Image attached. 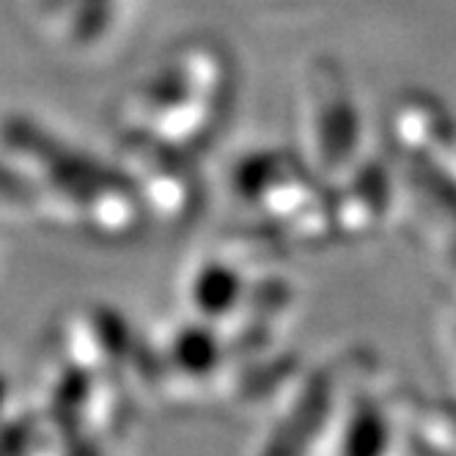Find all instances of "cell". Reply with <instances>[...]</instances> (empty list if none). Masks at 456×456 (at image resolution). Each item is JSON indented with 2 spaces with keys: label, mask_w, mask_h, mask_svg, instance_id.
Segmentation results:
<instances>
[{
  "label": "cell",
  "mask_w": 456,
  "mask_h": 456,
  "mask_svg": "<svg viewBox=\"0 0 456 456\" xmlns=\"http://www.w3.org/2000/svg\"><path fill=\"white\" fill-rule=\"evenodd\" d=\"M305 129L314 151V159L308 162L319 176L333 174V168L338 171L352 157V146L357 149V138H361V118L341 80L324 77L314 83Z\"/></svg>",
  "instance_id": "3"
},
{
  "label": "cell",
  "mask_w": 456,
  "mask_h": 456,
  "mask_svg": "<svg viewBox=\"0 0 456 456\" xmlns=\"http://www.w3.org/2000/svg\"><path fill=\"white\" fill-rule=\"evenodd\" d=\"M319 176L311 162L289 157L286 151L267 149L250 157H242L234 182L242 201L270 212L273 217H286L289 209L314 201L311 182Z\"/></svg>",
  "instance_id": "2"
},
{
  "label": "cell",
  "mask_w": 456,
  "mask_h": 456,
  "mask_svg": "<svg viewBox=\"0 0 456 456\" xmlns=\"http://www.w3.org/2000/svg\"><path fill=\"white\" fill-rule=\"evenodd\" d=\"M248 297V281L223 258H204L199 262L184 283V300L192 311V319L207 324H223L228 316H234Z\"/></svg>",
  "instance_id": "5"
},
{
  "label": "cell",
  "mask_w": 456,
  "mask_h": 456,
  "mask_svg": "<svg viewBox=\"0 0 456 456\" xmlns=\"http://www.w3.org/2000/svg\"><path fill=\"white\" fill-rule=\"evenodd\" d=\"M232 67L207 42L176 45L129 96L126 116L133 133L179 151L204 143L232 108Z\"/></svg>",
  "instance_id": "1"
},
{
  "label": "cell",
  "mask_w": 456,
  "mask_h": 456,
  "mask_svg": "<svg viewBox=\"0 0 456 456\" xmlns=\"http://www.w3.org/2000/svg\"><path fill=\"white\" fill-rule=\"evenodd\" d=\"M126 0H37V14L50 34L75 53L110 42L124 20Z\"/></svg>",
  "instance_id": "4"
}]
</instances>
